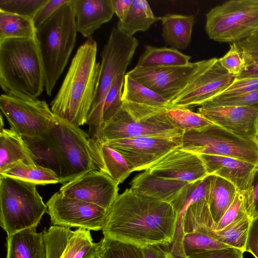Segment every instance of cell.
<instances>
[{"label": "cell", "instance_id": "27", "mask_svg": "<svg viewBox=\"0 0 258 258\" xmlns=\"http://www.w3.org/2000/svg\"><path fill=\"white\" fill-rule=\"evenodd\" d=\"M237 189L230 181L212 174L208 192V203L216 226L233 202Z\"/></svg>", "mask_w": 258, "mask_h": 258}, {"label": "cell", "instance_id": "20", "mask_svg": "<svg viewBox=\"0 0 258 258\" xmlns=\"http://www.w3.org/2000/svg\"><path fill=\"white\" fill-rule=\"evenodd\" d=\"M208 174H214L231 182L243 193L249 178L257 166L236 158L212 155H199Z\"/></svg>", "mask_w": 258, "mask_h": 258}, {"label": "cell", "instance_id": "4", "mask_svg": "<svg viewBox=\"0 0 258 258\" xmlns=\"http://www.w3.org/2000/svg\"><path fill=\"white\" fill-rule=\"evenodd\" d=\"M72 2L59 8L36 31L48 96L51 95L76 43L78 31Z\"/></svg>", "mask_w": 258, "mask_h": 258}, {"label": "cell", "instance_id": "3", "mask_svg": "<svg viewBox=\"0 0 258 258\" xmlns=\"http://www.w3.org/2000/svg\"><path fill=\"white\" fill-rule=\"evenodd\" d=\"M0 85L5 94L38 98L44 70L37 38L0 41Z\"/></svg>", "mask_w": 258, "mask_h": 258}, {"label": "cell", "instance_id": "41", "mask_svg": "<svg viewBox=\"0 0 258 258\" xmlns=\"http://www.w3.org/2000/svg\"><path fill=\"white\" fill-rule=\"evenodd\" d=\"M202 105L240 106L258 108V90L231 97L216 96Z\"/></svg>", "mask_w": 258, "mask_h": 258}, {"label": "cell", "instance_id": "45", "mask_svg": "<svg viewBox=\"0 0 258 258\" xmlns=\"http://www.w3.org/2000/svg\"><path fill=\"white\" fill-rule=\"evenodd\" d=\"M235 43L243 53L246 62V69L258 63V29L248 37Z\"/></svg>", "mask_w": 258, "mask_h": 258}, {"label": "cell", "instance_id": "25", "mask_svg": "<svg viewBox=\"0 0 258 258\" xmlns=\"http://www.w3.org/2000/svg\"><path fill=\"white\" fill-rule=\"evenodd\" d=\"M93 157L98 170L109 175L119 185L133 172L124 157L104 144L91 141Z\"/></svg>", "mask_w": 258, "mask_h": 258}, {"label": "cell", "instance_id": "23", "mask_svg": "<svg viewBox=\"0 0 258 258\" xmlns=\"http://www.w3.org/2000/svg\"><path fill=\"white\" fill-rule=\"evenodd\" d=\"M36 227L6 237V258H46L44 230L37 232Z\"/></svg>", "mask_w": 258, "mask_h": 258}, {"label": "cell", "instance_id": "53", "mask_svg": "<svg viewBox=\"0 0 258 258\" xmlns=\"http://www.w3.org/2000/svg\"><path fill=\"white\" fill-rule=\"evenodd\" d=\"M173 258H187V257L177 256L173 255Z\"/></svg>", "mask_w": 258, "mask_h": 258}, {"label": "cell", "instance_id": "39", "mask_svg": "<svg viewBox=\"0 0 258 258\" xmlns=\"http://www.w3.org/2000/svg\"><path fill=\"white\" fill-rule=\"evenodd\" d=\"M49 0H0V11L33 19Z\"/></svg>", "mask_w": 258, "mask_h": 258}, {"label": "cell", "instance_id": "7", "mask_svg": "<svg viewBox=\"0 0 258 258\" xmlns=\"http://www.w3.org/2000/svg\"><path fill=\"white\" fill-rule=\"evenodd\" d=\"M36 186L0 174V226L7 235L36 227L46 212Z\"/></svg>", "mask_w": 258, "mask_h": 258}, {"label": "cell", "instance_id": "32", "mask_svg": "<svg viewBox=\"0 0 258 258\" xmlns=\"http://www.w3.org/2000/svg\"><path fill=\"white\" fill-rule=\"evenodd\" d=\"M122 100L169 109L170 102L129 76H124Z\"/></svg>", "mask_w": 258, "mask_h": 258}, {"label": "cell", "instance_id": "15", "mask_svg": "<svg viewBox=\"0 0 258 258\" xmlns=\"http://www.w3.org/2000/svg\"><path fill=\"white\" fill-rule=\"evenodd\" d=\"M118 186L109 175L97 170L63 184L59 192L69 198L97 205L108 212L118 196Z\"/></svg>", "mask_w": 258, "mask_h": 258}, {"label": "cell", "instance_id": "29", "mask_svg": "<svg viewBox=\"0 0 258 258\" xmlns=\"http://www.w3.org/2000/svg\"><path fill=\"white\" fill-rule=\"evenodd\" d=\"M136 67L160 68L184 66L189 63L191 57L172 47L145 46Z\"/></svg>", "mask_w": 258, "mask_h": 258}, {"label": "cell", "instance_id": "10", "mask_svg": "<svg viewBox=\"0 0 258 258\" xmlns=\"http://www.w3.org/2000/svg\"><path fill=\"white\" fill-rule=\"evenodd\" d=\"M209 38L220 42L240 41L258 29V0H231L206 14Z\"/></svg>", "mask_w": 258, "mask_h": 258}, {"label": "cell", "instance_id": "14", "mask_svg": "<svg viewBox=\"0 0 258 258\" xmlns=\"http://www.w3.org/2000/svg\"><path fill=\"white\" fill-rule=\"evenodd\" d=\"M182 137L174 138L137 137L110 140L103 143L120 153L133 171L147 170L169 151L181 146Z\"/></svg>", "mask_w": 258, "mask_h": 258}, {"label": "cell", "instance_id": "19", "mask_svg": "<svg viewBox=\"0 0 258 258\" xmlns=\"http://www.w3.org/2000/svg\"><path fill=\"white\" fill-rule=\"evenodd\" d=\"M46 258H75L79 250L93 242L90 230L52 225L44 229Z\"/></svg>", "mask_w": 258, "mask_h": 258}, {"label": "cell", "instance_id": "18", "mask_svg": "<svg viewBox=\"0 0 258 258\" xmlns=\"http://www.w3.org/2000/svg\"><path fill=\"white\" fill-rule=\"evenodd\" d=\"M214 124L242 137L257 138L258 108L240 106L201 105L197 112Z\"/></svg>", "mask_w": 258, "mask_h": 258}, {"label": "cell", "instance_id": "33", "mask_svg": "<svg viewBox=\"0 0 258 258\" xmlns=\"http://www.w3.org/2000/svg\"><path fill=\"white\" fill-rule=\"evenodd\" d=\"M33 19L0 11V41L9 38H33L36 37Z\"/></svg>", "mask_w": 258, "mask_h": 258}, {"label": "cell", "instance_id": "8", "mask_svg": "<svg viewBox=\"0 0 258 258\" xmlns=\"http://www.w3.org/2000/svg\"><path fill=\"white\" fill-rule=\"evenodd\" d=\"M58 159L62 184L98 170L88 134L56 116L47 137Z\"/></svg>", "mask_w": 258, "mask_h": 258}, {"label": "cell", "instance_id": "5", "mask_svg": "<svg viewBox=\"0 0 258 258\" xmlns=\"http://www.w3.org/2000/svg\"><path fill=\"white\" fill-rule=\"evenodd\" d=\"M138 44L135 37L113 27L103 48L96 92L86 123L89 138L93 142L103 143L101 114L106 95L117 76L125 73Z\"/></svg>", "mask_w": 258, "mask_h": 258}, {"label": "cell", "instance_id": "48", "mask_svg": "<svg viewBox=\"0 0 258 258\" xmlns=\"http://www.w3.org/2000/svg\"><path fill=\"white\" fill-rule=\"evenodd\" d=\"M245 251L258 258V215L251 220L247 237Z\"/></svg>", "mask_w": 258, "mask_h": 258}, {"label": "cell", "instance_id": "17", "mask_svg": "<svg viewBox=\"0 0 258 258\" xmlns=\"http://www.w3.org/2000/svg\"><path fill=\"white\" fill-rule=\"evenodd\" d=\"M146 170L158 177L190 183L209 175L199 155L180 147L169 151Z\"/></svg>", "mask_w": 258, "mask_h": 258}, {"label": "cell", "instance_id": "37", "mask_svg": "<svg viewBox=\"0 0 258 258\" xmlns=\"http://www.w3.org/2000/svg\"><path fill=\"white\" fill-rule=\"evenodd\" d=\"M167 113L175 125L183 132L214 124L198 112L185 108L171 107Z\"/></svg>", "mask_w": 258, "mask_h": 258}, {"label": "cell", "instance_id": "51", "mask_svg": "<svg viewBox=\"0 0 258 258\" xmlns=\"http://www.w3.org/2000/svg\"><path fill=\"white\" fill-rule=\"evenodd\" d=\"M257 77H258V63L250 66L246 71L235 78L240 79Z\"/></svg>", "mask_w": 258, "mask_h": 258}, {"label": "cell", "instance_id": "9", "mask_svg": "<svg viewBox=\"0 0 258 258\" xmlns=\"http://www.w3.org/2000/svg\"><path fill=\"white\" fill-rule=\"evenodd\" d=\"M180 148L198 155L236 158L258 166V138H245L215 124L183 132Z\"/></svg>", "mask_w": 258, "mask_h": 258}, {"label": "cell", "instance_id": "44", "mask_svg": "<svg viewBox=\"0 0 258 258\" xmlns=\"http://www.w3.org/2000/svg\"><path fill=\"white\" fill-rule=\"evenodd\" d=\"M256 90H258V77L235 78L230 86L218 96L224 97H231L251 92Z\"/></svg>", "mask_w": 258, "mask_h": 258}, {"label": "cell", "instance_id": "47", "mask_svg": "<svg viewBox=\"0 0 258 258\" xmlns=\"http://www.w3.org/2000/svg\"><path fill=\"white\" fill-rule=\"evenodd\" d=\"M243 251L233 247L209 250L194 254L187 258H243Z\"/></svg>", "mask_w": 258, "mask_h": 258}, {"label": "cell", "instance_id": "46", "mask_svg": "<svg viewBox=\"0 0 258 258\" xmlns=\"http://www.w3.org/2000/svg\"><path fill=\"white\" fill-rule=\"evenodd\" d=\"M71 0H49L37 12L33 21L35 28L38 29L61 6Z\"/></svg>", "mask_w": 258, "mask_h": 258}, {"label": "cell", "instance_id": "2", "mask_svg": "<svg viewBox=\"0 0 258 258\" xmlns=\"http://www.w3.org/2000/svg\"><path fill=\"white\" fill-rule=\"evenodd\" d=\"M97 44L92 36L78 49L57 94L50 103L57 117L80 126L87 123L98 80Z\"/></svg>", "mask_w": 258, "mask_h": 258}, {"label": "cell", "instance_id": "11", "mask_svg": "<svg viewBox=\"0 0 258 258\" xmlns=\"http://www.w3.org/2000/svg\"><path fill=\"white\" fill-rule=\"evenodd\" d=\"M0 108L11 128L25 140L45 139L56 117L46 101L38 98L2 94Z\"/></svg>", "mask_w": 258, "mask_h": 258}, {"label": "cell", "instance_id": "16", "mask_svg": "<svg viewBox=\"0 0 258 258\" xmlns=\"http://www.w3.org/2000/svg\"><path fill=\"white\" fill-rule=\"evenodd\" d=\"M235 79L222 67L218 58L172 101L171 108L189 109L201 106L224 91Z\"/></svg>", "mask_w": 258, "mask_h": 258}, {"label": "cell", "instance_id": "6", "mask_svg": "<svg viewBox=\"0 0 258 258\" xmlns=\"http://www.w3.org/2000/svg\"><path fill=\"white\" fill-rule=\"evenodd\" d=\"M167 114V109L134 102H123L106 122L102 131L103 143L137 137L174 138L182 137Z\"/></svg>", "mask_w": 258, "mask_h": 258}, {"label": "cell", "instance_id": "52", "mask_svg": "<svg viewBox=\"0 0 258 258\" xmlns=\"http://www.w3.org/2000/svg\"><path fill=\"white\" fill-rule=\"evenodd\" d=\"M256 129L257 137L258 138V119H257V122H256Z\"/></svg>", "mask_w": 258, "mask_h": 258}, {"label": "cell", "instance_id": "30", "mask_svg": "<svg viewBox=\"0 0 258 258\" xmlns=\"http://www.w3.org/2000/svg\"><path fill=\"white\" fill-rule=\"evenodd\" d=\"M250 222L251 220L247 216L228 225L221 230L198 228L189 233L199 232L207 234L231 247L245 252Z\"/></svg>", "mask_w": 258, "mask_h": 258}, {"label": "cell", "instance_id": "13", "mask_svg": "<svg viewBox=\"0 0 258 258\" xmlns=\"http://www.w3.org/2000/svg\"><path fill=\"white\" fill-rule=\"evenodd\" d=\"M52 225L102 230L107 211L94 204L69 198L59 191L46 202Z\"/></svg>", "mask_w": 258, "mask_h": 258}, {"label": "cell", "instance_id": "35", "mask_svg": "<svg viewBox=\"0 0 258 258\" xmlns=\"http://www.w3.org/2000/svg\"><path fill=\"white\" fill-rule=\"evenodd\" d=\"M24 140L33 155L35 164L52 170L59 177L60 167L58 159L53 145L48 138L38 141Z\"/></svg>", "mask_w": 258, "mask_h": 258}, {"label": "cell", "instance_id": "42", "mask_svg": "<svg viewBox=\"0 0 258 258\" xmlns=\"http://www.w3.org/2000/svg\"><path fill=\"white\" fill-rule=\"evenodd\" d=\"M243 196L246 213L251 220L258 215V166L253 171Z\"/></svg>", "mask_w": 258, "mask_h": 258}, {"label": "cell", "instance_id": "40", "mask_svg": "<svg viewBox=\"0 0 258 258\" xmlns=\"http://www.w3.org/2000/svg\"><path fill=\"white\" fill-rule=\"evenodd\" d=\"M219 62L230 74L235 78L240 75L246 68V62L243 53L236 43L230 44V49Z\"/></svg>", "mask_w": 258, "mask_h": 258}, {"label": "cell", "instance_id": "36", "mask_svg": "<svg viewBox=\"0 0 258 258\" xmlns=\"http://www.w3.org/2000/svg\"><path fill=\"white\" fill-rule=\"evenodd\" d=\"M182 246L186 257L207 250L231 247L214 237L199 232L184 234Z\"/></svg>", "mask_w": 258, "mask_h": 258}, {"label": "cell", "instance_id": "26", "mask_svg": "<svg viewBox=\"0 0 258 258\" xmlns=\"http://www.w3.org/2000/svg\"><path fill=\"white\" fill-rule=\"evenodd\" d=\"M195 17L193 15L168 14L159 17L162 22V36L167 45L185 49L191 42Z\"/></svg>", "mask_w": 258, "mask_h": 258}, {"label": "cell", "instance_id": "12", "mask_svg": "<svg viewBox=\"0 0 258 258\" xmlns=\"http://www.w3.org/2000/svg\"><path fill=\"white\" fill-rule=\"evenodd\" d=\"M217 59L213 58L179 66L152 68L135 67L126 75L160 95L171 104L172 100Z\"/></svg>", "mask_w": 258, "mask_h": 258}, {"label": "cell", "instance_id": "49", "mask_svg": "<svg viewBox=\"0 0 258 258\" xmlns=\"http://www.w3.org/2000/svg\"><path fill=\"white\" fill-rule=\"evenodd\" d=\"M142 247L144 258H173L168 246L149 244Z\"/></svg>", "mask_w": 258, "mask_h": 258}, {"label": "cell", "instance_id": "1", "mask_svg": "<svg viewBox=\"0 0 258 258\" xmlns=\"http://www.w3.org/2000/svg\"><path fill=\"white\" fill-rule=\"evenodd\" d=\"M173 206L130 188L118 195L107 212L104 237L143 247L170 246L177 223Z\"/></svg>", "mask_w": 258, "mask_h": 258}, {"label": "cell", "instance_id": "38", "mask_svg": "<svg viewBox=\"0 0 258 258\" xmlns=\"http://www.w3.org/2000/svg\"><path fill=\"white\" fill-rule=\"evenodd\" d=\"M124 74L121 73L117 76L106 95L101 114V125L103 130L106 122L122 105V89L124 84Z\"/></svg>", "mask_w": 258, "mask_h": 258}, {"label": "cell", "instance_id": "43", "mask_svg": "<svg viewBox=\"0 0 258 258\" xmlns=\"http://www.w3.org/2000/svg\"><path fill=\"white\" fill-rule=\"evenodd\" d=\"M247 216L243 195L237 191L233 202L216 225L215 230H221L228 225Z\"/></svg>", "mask_w": 258, "mask_h": 258}, {"label": "cell", "instance_id": "22", "mask_svg": "<svg viewBox=\"0 0 258 258\" xmlns=\"http://www.w3.org/2000/svg\"><path fill=\"white\" fill-rule=\"evenodd\" d=\"M189 184L158 177L145 170L133 179L130 188L141 194L171 204Z\"/></svg>", "mask_w": 258, "mask_h": 258}, {"label": "cell", "instance_id": "21", "mask_svg": "<svg viewBox=\"0 0 258 258\" xmlns=\"http://www.w3.org/2000/svg\"><path fill=\"white\" fill-rule=\"evenodd\" d=\"M78 32L88 38L112 18L111 0H72Z\"/></svg>", "mask_w": 258, "mask_h": 258}, {"label": "cell", "instance_id": "31", "mask_svg": "<svg viewBox=\"0 0 258 258\" xmlns=\"http://www.w3.org/2000/svg\"><path fill=\"white\" fill-rule=\"evenodd\" d=\"M0 174L32 182L37 185L59 183V177L52 170L37 164H25L22 161L15 163Z\"/></svg>", "mask_w": 258, "mask_h": 258}, {"label": "cell", "instance_id": "24", "mask_svg": "<svg viewBox=\"0 0 258 258\" xmlns=\"http://www.w3.org/2000/svg\"><path fill=\"white\" fill-rule=\"evenodd\" d=\"M19 161L36 165L24 139L11 128L0 126V174Z\"/></svg>", "mask_w": 258, "mask_h": 258}, {"label": "cell", "instance_id": "50", "mask_svg": "<svg viewBox=\"0 0 258 258\" xmlns=\"http://www.w3.org/2000/svg\"><path fill=\"white\" fill-rule=\"evenodd\" d=\"M114 13L119 18V21L123 20L126 16L133 0H111Z\"/></svg>", "mask_w": 258, "mask_h": 258}, {"label": "cell", "instance_id": "34", "mask_svg": "<svg viewBox=\"0 0 258 258\" xmlns=\"http://www.w3.org/2000/svg\"><path fill=\"white\" fill-rule=\"evenodd\" d=\"M97 258H144L142 247L103 237L99 241Z\"/></svg>", "mask_w": 258, "mask_h": 258}, {"label": "cell", "instance_id": "28", "mask_svg": "<svg viewBox=\"0 0 258 258\" xmlns=\"http://www.w3.org/2000/svg\"><path fill=\"white\" fill-rule=\"evenodd\" d=\"M159 20L146 0H133L130 9L122 21L117 23L116 28L128 36L138 31H147L150 26Z\"/></svg>", "mask_w": 258, "mask_h": 258}]
</instances>
